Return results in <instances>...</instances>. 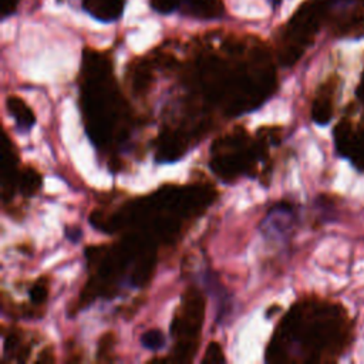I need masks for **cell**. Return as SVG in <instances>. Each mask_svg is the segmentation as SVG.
<instances>
[{
    "label": "cell",
    "mask_w": 364,
    "mask_h": 364,
    "mask_svg": "<svg viewBox=\"0 0 364 364\" xmlns=\"http://www.w3.org/2000/svg\"><path fill=\"white\" fill-rule=\"evenodd\" d=\"M125 0H82L84 10L101 21L117 20L124 10Z\"/></svg>",
    "instance_id": "4"
},
{
    "label": "cell",
    "mask_w": 364,
    "mask_h": 364,
    "mask_svg": "<svg viewBox=\"0 0 364 364\" xmlns=\"http://www.w3.org/2000/svg\"><path fill=\"white\" fill-rule=\"evenodd\" d=\"M357 1H360V3H364V0H357Z\"/></svg>",
    "instance_id": "13"
},
{
    "label": "cell",
    "mask_w": 364,
    "mask_h": 364,
    "mask_svg": "<svg viewBox=\"0 0 364 364\" xmlns=\"http://www.w3.org/2000/svg\"><path fill=\"white\" fill-rule=\"evenodd\" d=\"M6 107L10 112V115L14 118L17 127H20L24 131H28L34 122H36V115L31 111V108L18 97L10 95L6 100Z\"/></svg>",
    "instance_id": "6"
},
{
    "label": "cell",
    "mask_w": 364,
    "mask_h": 364,
    "mask_svg": "<svg viewBox=\"0 0 364 364\" xmlns=\"http://www.w3.org/2000/svg\"><path fill=\"white\" fill-rule=\"evenodd\" d=\"M20 0H0V11H1V17H7L9 14H11L16 7L18 6Z\"/></svg>",
    "instance_id": "11"
},
{
    "label": "cell",
    "mask_w": 364,
    "mask_h": 364,
    "mask_svg": "<svg viewBox=\"0 0 364 364\" xmlns=\"http://www.w3.org/2000/svg\"><path fill=\"white\" fill-rule=\"evenodd\" d=\"M139 341H141L142 347H145L151 351H158L165 346L166 338H165V334L159 328H151L141 334Z\"/></svg>",
    "instance_id": "8"
},
{
    "label": "cell",
    "mask_w": 364,
    "mask_h": 364,
    "mask_svg": "<svg viewBox=\"0 0 364 364\" xmlns=\"http://www.w3.org/2000/svg\"><path fill=\"white\" fill-rule=\"evenodd\" d=\"M47 293H48V286H47V282L44 279L36 282L31 286L30 291H28L30 299H31V301L34 304H43L46 301V299H47Z\"/></svg>",
    "instance_id": "9"
},
{
    "label": "cell",
    "mask_w": 364,
    "mask_h": 364,
    "mask_svg": "<svg viewBox=\"0 0 364 364\" xmlns=\"http://www.w3.org/2000/svg\"><path fill=\"white\" fill-rule=\"evenodd\" d=\"M41 186V176L34 169H26L20 176V191L24 196L34 195Z\"/></svg>",
    "instance_id": "7"
},
{
    "label": "cell",
    "mask_w": 364,
    "mask_h": 364,
    "mask_svg": "<svg viewBox=\"0 0 364 364\" xmlns=\"http://www.w3.org/2000/svg\"><path fill=\"white\" fill-rule=\"evenodd\" d=\"M203 361H225V357L222 354V348L218 343H210L208 346V350H206V354L203 357Z\"/></svg>",
    "instance_id": "10"
},
{
    "label": "cell",
    "mask_w": 364,
    "mask_h": 364,
    "mask_svg": "<svg viewBox=\"0 0 364 364\" xmlns=\"http://www.w3.org/2000/svg\"><path fill=\"white\" fill-rule=\"evenodd\" d=\"M178 9L198 18H215L223 13L220 0H178Z\"/></svg>",
    "instance_id": "5"
},
{
    "label": "cell",
    "mask_w": 364,
    "mask_h": 364,
    "mask_svg": "<svg viewBox=\"0 0 364 364\" xmlns=\"http://www.w3.org/2000/svg\"><path fill=\"white\" fill-rule=\"evenodd\" d=\"M333 91L334 84L331 81L323 84L313 101L311 118L318 125H326L333 117Z\"/></svg>",
    "instance_id": "3"
},
{
    "label": "cell",
    "mask_w": 364,
    "mask_h": 364,
    "mask_svg": "<svg viewBox=\"0 0 364 364\" xmlns=\"http://www.w3.org/2000/svg\"><path fill=\"white\" fill-rule=\"evenodd\" d=\"M328 26L337 37L358 38L364 36V9H353L330 14Z\"/></svg>",
    "instance_id": "2"
},
{
    "label": "cell",
    "mask_w": 364,
    "mask_h": 364,
    "mask_svg": "<svg viewBox=\"0 0 364 364\" xmlns=\"http://www.w3.org/2000/svg\"><path fill=\"white\" fill-rule=\"evenodd\" d=\"M338 1L347 0H307L299 7L282 28L277 40V54L282 64L293 65L303 55L320 27L328 21L331 9Z\"/></svg>",
    "instance_id": "1"
},
{
    "label": "cell",
    "mask_w": 364,
    "mask_h": 364,
    "mask_svg": "<svg viewBox=\"0 0 364 364\" xmlns=\"http://www.w3.org/2000/svg\"><path fill=\"white\" fill-rule=\"evenodd\" d=\"M81 236V229L78 228H67V237L73 242H77V239Z\"/></svg>",
    "instance_id": "12"
}]
</instances>
